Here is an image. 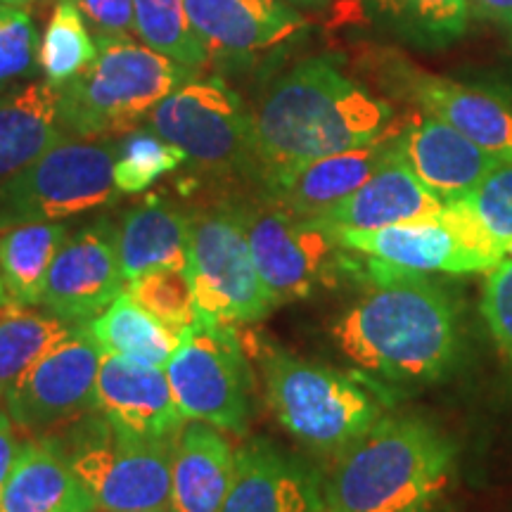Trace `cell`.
<instances>
[{
	"label": "cell",
	"mask_w": 512,
	"mask_h": 512,
	"mask_svg": "<svg viewBox=\"0 0 512 512\" xmlns=\"http://www.w3.org/2000/svg\"><path fill=\"white\" fill-rule=\"evenodd\" d=\"M363 256V254H361ZM368 287L332 323L337 349L370 380L413 387L444 380L465 349L463 313L427 275L363 256Z\"/></svg>",
	"instance_id": "obj_1"
},
{
	"label": "cell",
	"mask_w": 512,
	"mask_h": 512,
	"mask_svg": "<svg viewBox=\"0 0 512 512\" xmlns=\"http://www.w3.org/2000/svg\"><path fill=\"white\" fill-rule=\"evenodd\" d=\"M252 114L259 183L290 166L370 145L399 128L392 102L351 79L330 57H309L268 76Z\"/></svg>",
	"instance_id": "obj_2"
},
{
	"label": "cell",
	"mask_w": 512,
	"mask_h": 512,
	"mask_svg": "<svg viewBox=\"0 0 512 512\" xmlns=\"http://www.w3.org/2000/svg\"><path fill=\"white\" fill-rule=\"evenodd\" d=\"M458 446L425 415H384L323 475L325 512H403L441 498Z\"/></svg>",
	"instance_id": "obj_3"
},
{
	"label": "cell",
	"mask_w": 512,
	"mask_h": 512,
	"mask_svg": "<svg viewBox=\"0 0 512 512\" xmlns=\"http://www.w3.org/2000/svg\"><path fill=\"white\" fill-rule=\"evenodd\" d=\"M261 370L278 425L320 456H339L387 415L389 403L380 389L351 373L283 349H268Z\"/></svg>",
	"instance_id": "obj_4"
},
{
	"label": "cell",
	"mask_w": 512,
	"mask_h": 512,
	"mask_svg": "<svg viewBox=\"0 0 512 512\" xmlns=\"http://www.w3.org/2000/svg\"><path fill=\"white\" fill-rule=\"evenodd\" d=\"M95 43V62L60 88V119L67 136H124L166 95L200 76L133 38H95Z\"/></svg>",
	"instance_id": "obj_5"
},
{
	"label": "cell",
	"mask_w": 512,
	"mask_h": 512,
	"mask_svg": "<svg viewBox=\"0 0 512 512\" xmlns=\"http://www.w3.org/2000/svg\"><path fill=\"white\" fill-rule=\"evenodd\" d=\"M100 512L171 510L176 439H152L114 425L100 411L46 432Z\"/></svg>",
	"instance_id": "obj_6"
},
{
	"label": "cell",
	"mask_w": 512,
	"mask_h": 512,
	"mask_svg": "<svg viewBox=\"0 0 512 512\" xmlns=\"http://www.w3.org/2000/svg\"><path fill=\"white\" fill-rule=\"evenodd\" d=\"M147 128L181 147L195 174L216 183H259L254 114L223 76H195L147 114Z\"/></svg>",
	"instance_id": "obj_7"
},
{
	"label": "cell",
	"mask_w": 512,
	"mask_h": 512,
	"mask_svg": "<svg viewBox=\"0 0 512 512\" xmlns=\"http://www.w3.org/2000/svg\"><path fill=\"white\" fill-rule=\"evenodd\" d=\"M117 140L67 136L34 164L0 183V230L53 223L119 202Z\"/></svg>",
	"instance_id": "obj_8"
},
{
	"label": "cell",
	"mask_w": 512,
	"mask_h": 512,
	"mask_svg": "<svg viewBox=\"0 0 512 512\" xmlns=\"http://www.w3.org/2000/svg\"><path fill=\"white\" fill-rule=\"evenodd\" d=\"M190 280L197 320L252 325L275 309L233 195L190 209Z\"/></svg>",
	"instance_id": "obj_9"
},
{
	"label": "cell",
	"mask_w": 512,
	"mask_h": 512,
	"mask_svg": "<svg viewBox=\"0 0 512 512\" xmlns=\"http://www.w3.org/2000/svg\"><path fill=\"white\" fill-rule=\"evenodd\" d=\"M256 271L275 306L311 297L339 273L354 271L356 259L339 245L328 223L299 219L256 192L233 195Z\"/></svg>",
	"instance_id": "obj_10"
},
{
	"label": "cell",
	"mask_w": 512,
	"mask_h": 512,
	"mask_svg": "<svg viewBox=\"0 0 512 512\" xmlns=\"http://www.w3.org/2000/svg\"><path fill=\"white\" fill-rule=\"evenodd\" d=\"M166 377L185 420L207 422L238 437L247 434L254 413L252 370L238 325L197 320L181 335Z\"/></svg>",
	"instance_id": "obj_11"
},
{
	"label": "cell",
	"mask_w": 512,
	"mask_h": 512,
	"mask_svg": "<svg viewBox=\"0 0 512 512\" xmlns=\"http://www.w3.org/2000/svg\"><path fill=\"white\" fill-rule=\"evenodd\" d=\"M209 67L221 74L273 76L309 31V19L287 0H185Z\"/></svg>",
	"instance_id": "obj_12"
},
{
	"label": "cell",
	"mask_w": 512,
	"mask_h": 512,
	"mask_svg": "<svg viewBox=\"0 0 512 512\" xmlns=\"http://www.w3.org/2000/svg\"><path fill=\"white\" fill-rule=\"evenodd\" d=\"M105 351L86 323L36 361L5 394V411L15 427L46 434L95 408V382Z\"/></svg>",
	"instance_id": "obj_13"
},
{
	"label": "cell",
	"mask_w": 512,
	"mask_h": 512,
	"mask_svg": "<svg viewBox=\"0 0 512 512\" xmlns=\"http://www.w3.org/2000/svg\"><path fill=\"white\" fill-rule=\"evenodd\" d=\"M382 83L392 93L413 102L420 112L434 114L458 128L503 164H512V95L422 72L399 57L384 60Z\"/></svg>",
	"instance_id": "obj_14"
},
{
	"label": "cell",
	"mask_w": 512,
	"mask_h": 512,
	"mask_svg": "<svg viewBox=\"0 0 512 512\" xmlns=\"http://www.w3.org/2000/svg\"><path fill=\"white\" fill-rule=\"evenodd\" d=\"M126 290L117 252V221L98 216L69 235L43 285L41 306L72 325L98 318Z\"/></svg>",
	"instance_id": "obj_15"
},
{
	"label": "cell",
	"mask_w": 512,
	"mask_h": 512,
	"mask_svg": "<svg viewBox=\"0 0 512 512\" xmlns=\"http://www.w3.org/2000/svg\"><path fill=\"white\" fill-rule=\"evenodd\" d=\"M399 128L370 145L311 159L261 178L254 192L299 219H320L325 211L361 188L394 155L399 147Z\"/></svg>",
	"instance_id": "obj_16"
},
{
	"label": "cell",
	"mask_w": 512,
	"mask_h": 512,
	"mask_svg": "<svg viewBox=\"0 0 512 512\" xmlns=\"http://www.w3.org/2000/svg\"><path fill=\"white\" fill-rule=\"evenodd\" d=\"M221 512H325L323 475L271 439L254 437L235 453Z\"/></svg>",
	"instance_id": "obj_17"
},
{
	"label": "cell",
	"mask_w": 512,
	"mask_h": 512,
	"mask_svg": "<svg viewBox=\"0 0 512 512\" xmlns=\"http://www.w3.org/2000/svg\"><path fill=\"white\" fill-rule=\"evenodd\" d=\"M339 245L349 252L370 256L384 266L408 273L470 275L489 273L496 264L460 240L448 223L439 219L396 223L377 230H335Z\"/></svg>",
	"instance_id": "obj_18"
},
{
	"label": "cell",
	"mask_w": 512,
	"mask_h": 512,
	"mask_svg": "<svg viewBox=\"0 0 512 512\" xmlns=\"http://www.w3.org/2000/svg\"><path fill=\"white\" fill-rule=\"evenodd\" d=\"M399 150L420 183L444 204L465 200L501 159L482 150L458 128L420 112L399 128Z\"/></svg>",
	"instance_id": "obj_19"
},
{
	"label": "cell",
	"mask_w": 512,
	"mask_h": 512,
	"mask_svg": "<svg viewBox=\"0 0 512 512\" xmlns=\"http://www.w3.org/2000/svg\"><path fill=\"white\" fill-rule=\"evenodd\" d=\"M93 411L152 439H176L185 420L162 368L119 354L102 356Z\"/></svg>",
	"instance_id": "obj_20"
},
{
	"label": "cell",
	"mask_w": 512,
	"mask_h": 512,
	"mask_svg": "<svg viewBox=\"0 0 512 512\" xmlns=\"http://www.w3.org/2000/svg\"><path fill=\"white\" fill-rule=\"evenodd\" d=\"M444 204L432 195L396 147L366 183L320 216L335 230H377L396 223L439 219Z\"/></svg>",
	"instance_id": "obj_21"
},
{
	"label": "cell",
	"mask_w": 512,
	"mask_h": 512,
	"mask_svg": "<svg viewBox=\"0 0 512 512\" xmlns=\"http://www.w3.org/2000/svg\"><path fill=\"white\" fill-rule=\"evenodd\" d=\"M117 252L126 285L159 268H190V211L166 197H147L117 223Z\"/></svg>",
	"instance_id": "obj_22"
},
{
	"label": "cell",
	"mask_w": 512,
	"mask_h": 512,
	"mask_svg": "<svg viewBox=\"0 0 512 512\" xmlns=\"http://www.w3.org/2000/svg\"><path fill=\"white\" fill-rule=\"evenodd\" d=\"M0 512H100L74 475L67 458L46 434L24 441L8 482L0 489Z\"/></svg>",
	"instance_id": "obj_23"
},
{
	"label": "cell",
	"mask_w": 512,
	"mask_h": 512,
	"mask_svg": "<svg viewBox=\"0 0 512 512\" xmlns=\"http://www.w3.org/2000/svg\"><path fill=\"white\" fill-rule=\"evenodd\" d=\"M233 472L235 451L221 430L200 420L185 425L171 465V510L221 512Z\"/></svg>",
	"instance_id": "obj_24"
},
{
	"label": "cell",
	"mask_w": 512,
	"mask_h": 512,
	"mask_svg": "<svg viewBox=\"0 0 512 512\" xmlns=\"http://www.w3.org/2000/svg\"><path fill=\"white\" fill-rule=\"evenodd\" d=\"M64 138L60 91L48 81H27L0 93V183Z\"/></svg>",
	"instance_id": "obj_25"
},
{
	"label": "cell",
	"mask_w": 512,
	"mask_h": 512,
	"mask_svg": "<svg viewBox=\"0 0 512 512\" xmlns=\"http://www.w3.org/2000/svg\"><path fill=\"white\" fill-rule=\"evenodd\" d=\"M67 238V226L57 221L0 230V278L10 302L41 306L48 271Z\"/></svg>",
	"instance_id": "obj_26"
},
{
	"label": "cell",
	"mask_w": 512,
	"mask_h": 512,
	"mask_svg": "<svg viewBox=\"0 0 512 512\" xmlns=\"http://www.w3.org/2000/svg\"><path fill=\"white\" fill-rule=\"evenodd\" d=\"M384 31L420 50L453 46L470 27V0H361Z\"/></svg>",
	"instance_id": "obj_27"
},
{
	"label": "cell",
	"mask_w": 512,
	"mask_h": 512,
	"mask_svg": "<svg viewBox=\"0 0 512 512\" xmlns=\"http://www.w3.org/2000/svg\"><path fill=\"white\" fill-rule=\"evenodd\" d=\"M88 332L105 354H119L166 368L176 354L181 337L133 302L128 294L114 299L98 318L88 320Z\"/></svg>",
	"instance_id": "obj_28"
},
{
	"label": "cell",
	"mask_w": 512,
	"mask_h": 512,
	"mask_svg": "<svg viewBox=\"0 0 512 512\" xmlns=\"http://www.w3.org/2000/svg\"><path fill=\"white\" fill-rule=\"evenodd\" d=\"M76 330V325L46 309L5 302L0 306V399L19 377Z\"/></svg>",
	"instance_id": "obj_29"
},
{
	"label": "cell",
	"mask_w": 512,
	"mask_h": 512,
	"mask_svg": "<svg viewBox=\"0 0 512 512\" xmlns=\"http://www.w3.org/2000/svg\"><path fill=\"white\" fill-rule=\"evenodd\" d=\"M95 57H98V43L93 31H88L79 5L74 0H57L38 50L43 81L60 91L86 72Z\"/></svg>",
	"instance_id": "obj_30"
},
{
	"label": "cell",
	"mask_w": 512,
	"mask_h": 512,
	"mask_svg": "<svg viewBox=\"0 0 512 512\" xmlns=\"http://www.w3.org/2000/svg\"><path fill=\"white\" fill-rule=\"evenodd\" d=\"M140 43L202 74L209 67L185 0H133Z\"/></svg>",
	"instance_id": "obj_31"
},
{
	"label": "cell",
	"mask_w": 512,
	"mask_h": 512,
	"mask_svg": "<svg viewBox=\"0 0 512 512\" xmlns=\"http://www.w3.org/2000/svg\"><path fill=\"white\" fill-rule=\"evenodd\" d=\"M185 162L188 157L181 147L157 136L152 128H133L117 140L114 183L121 195H140Z\"/></svg>",
	"instance_id": "obj_32"
},
{
	"label": "cell",
	"mask_w": 512,
	"mask_h": 512,
	"mask_svg": "<svg viewBox=\"0 0 512 512\" xmlns=\"http://www.w3.org/2000/svg\"><path fill=\"white\" fill-rule=\"evenodd\" d=\"M126 294L178 337L197 323L195 290L190 273L183 268H159L140 275L126 285Z\"/></svg>",
	"instance_id": "obj_33"
},
{
	"label": "cell",
	"mask_w": 512,
	"mask_h": 512,
	"mask_svg": "<svg viewBox=\"0 0 512 512\" xmlns=\"http://www.w3.org/2000/svg\"><path fill=\"white\" fill-rule=\"evenodd\" d=\"M38 50L41 41L31 12L0 3V93L36 72Z\"/></svg>",
	"instance_id": "obj_34"
},
{
	"label": "cell",
	"mask_w": 512,
	"mask_h": 512,
	"mask_svg": "<svg viewBox=\"0 0 512 512\" xmlns=\"http://www.w3.org/2000/svg\"><path fill=\"white\" fill-rule=\"evenodd\" d=\"M486 233L494 238L503 259H512V164L498 166L465 200Z\"/></svg>",
	"instance_id": "obj_35"
},
{
	"label": "cell",
	"mask_w": 512,
	"mask_h": 512,
	"mask_svg": "<svg viewBox=\"0 0 512 512\" xmlns=\"http://www.w3.org/2000/svg\"><path fill=\"white\" fill-rule=\"evenodd\" d=\"M479 309L491 337L512 368V259L501 261L494 271L486 273Z\"/></svg>",
	"instance_id": "obj_36"
},
{
	"label": "cell",
	"mask_w": 512,
	"mask_h": 512,
	"mask_svg": "<svg viewBox=\"0 0 512 512\" xmlns=\"http://www.w3.org/2000/svg\"><path fill=\"white\" fill-rule=\"evenodd\" d=\"M95 38L138 36L133 0H74Z\"/></svg>",
	"instance_id": "obj_37"
},
{
	"label": "cell",
	"mask_w": 512,
	"mask_h": 512,
	"mask_svg": "<svg viewBox=\"0 0 512 512\" xmlns=\"http://www.w3.org/2000/svg\"><path fill=\"white\" fill-rule=\"evenodd\" d=\"M19 448H22V444H17L15 422H12L5 408H0V489L8 482L12 467L17 463Z\"/></svg>",
	"instance_id": "obj_38"
},
{
	"label": "cell",
	"mask_w": 512,
	"mask_h": 512,
	"mask_svg": "<svg viewBox=\"0 0 512 512\" xmlns=\"http://www.w3.org/2000/svg\"><path fill=\"white\" fill-rule=\"evenodd\" d=\"M470 10L486 22L512 31V0H470Z\"/></svg>",
	"instance_id": "obj_39"
},
{
	"label": "cell",
	"mask_w": 512,
	"mask_h": 512,
	"mask_svg": "<svg viewBox=\"0 0 512 512\" xmlns=\"http://www.w3.org/2000/svg\"><path fill=\"white\" fill-rule=\"evenodd\" d=\"M403 512H453V508L444 501V498H434V501L415 505V508H408Z\"/></svg>",
	"instance_id": "obj_40"
},
{
	"label": "cell",
	"mask_w": 512,
	"mask_h": 512,
	"mask_svg": "<svg viewBox=\"0 0 512 512\" xmlns=\"http://www.w3.org/2000/svg\"><path fill=\"white\" fill-rule=\"evenodd\" d=\"M287 3L297 5L299 10H320L330 3V0H287Z\"/></svg>",
	"instance_id": "obj_41"
},
{
	"label": "cell",
	"mask_w": 512,
	"mask_h": 512,
	"mask_svg": "<svg viewBox=\"0 0 512 512\" xmlns=\"http://www.w3.org/2000/svg\"><path fill=\"white\" fill-rule=\"evenodd\" d=\"M0 3H5V5H19V8H29V5L41 3V0H0Z\"/></svg>",
	"instance_id": "obj_42"
},
{
	"label": "cell",
	"mask_w": 512,
	"mask_h": 512,
	"mask_svg": "<svg viewBox=\"0 0 512 512\" xmlns=\"http://www.w3.org/2000/svg\"><path fill=\"white\" fill-rule=\"evenodd\" d=\"M5 302H10L8 294H5V287H3V278H0V306H3Z\"/></svg>",
	"instance_id": "obj_43"
},
{
	"label": "cell",
	"mask_w": 512,
	"mask_h": 512,
	"mask_svg": "<svg viewBox=\"0 0 512 512\" xmlns=\"http://www.w3.org/2000/svg\"><path fill=\"white\" fill-rule=\"evenodd\" d=\"M124 512H174V510H124Z\"/></svg>",
	"instance_id": "obj_44"
}]
</instances>
